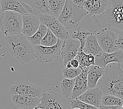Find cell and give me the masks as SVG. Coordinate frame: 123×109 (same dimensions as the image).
Wrapping results in <instances>:
<instances>
[{
    "label": "cell",
    "instance_id": "13",
    "mask_svg": "<svg viewBox=\"0 0 123 109\" xmlns=\"http://www.w3.org/2000/svg\"><path fill=\"white\" fill-rule=\"evenodd\" d=\"M1 12L5 11H13L22 15L33 13L31 7L20 0H1Z\"/></svg>",
    "mask_w": 123,
    "mask_h": 109
},
{
    "label": "cell",
    "instance_id": "26",
    "mask_svg": "<svg viewBox=\"0 0 123 109\" xmlns=\"http://www.w3.org/2000/svg\"><path fill=\"white\" fill-rule=\"evenodd\" d=\"M47 30V27L44 24L41 23L39 28L38 29L36 33L33 35H32L31 36L27 37L28 39L33 46L39 45H40L41 41L43 39V37L45 36Z\"/></svg>",
    "mask_w": 123,
    "mask_h": 109
},
{
    "label": "cell",
    "instance_id": "23",
    "mask_svg": "<svg viewBox=\"0 0 123 109\" xmlns=\"http://www.w3.org/2000/svg\"><path fill=\"white\" fill-rule=\"evenodd\" d=\"M50 14L58 19L62 12L66 0H47Z\"/></svg>",
    "mask_w": 123,
    "mask_h": 109
},
{
    "label": "cell",
    "instance_id": "33",
    "mask_svg": "<svg viewBox=\"0 0 123 109\" xmlns=\"http://www.w3.org/2000/svg\"><path fill=\"white\" fill-rule=\"evenodd\" d=\"M71 1L76 5L80 6H83L84 0H71Z\"/></svg>",
    "mask_w": 123,
    "mask_h": 109
},
{
    "label": "cell",
    "instance_id": "1",
    "mask_svg": "<svg viewBox=\"0 0 123 109\" xmlns=\"http://www.w3.org/2000/svg\"><path fill=\"white\" fill-rule=\"evenodd\" d=\"M96 87L103 95L109 94L123 99V70L121 64L113 63L107 64Z\"/></svg>",
    "mask_w": 123,
    "mask_h": 109
},
{
    "label": "cell",
    "instance_id": "21",
    "mask_svg": "<svg viewBox=\"0 0 123 109\" xmlns=\"http://www.w3.org/2000/svg\"><path fill=\"white\" fill-rule=\"evenodd\" d=\"M33 10V14L39 16L42 14H50L47 0H20Z\"/></svg>",
    "mask_w": 123,
    "mask_h": 109
},
{
    "label": "cell",
    "instance_id": "6",
    "mask_svg": "<svg viewBox=\"0 0 123 109\" xmlns=\"http://www.w3.org/2000/svg\"><path fill=\"white\" fill-rule=\"evenodd\" d=\"M63 40L58 39L57 43L53 46L43 45L34 46L35 58L40 63H49L61 55V49Z\"/></svg>",
    "mask_w": 123,
    "mask_h": 109
},
{
    "label": "cell",
    "instance_id": "32",
    "mask_svg": "<svg viewBox=\"0 0 123 109\" xmlns=\"http://www.w3.org/2000/svg\"><path fill=\"white\" fill-rule=\"evenodd\" d=\"M70 64H71L72 68H77L79 67V62L77 59L75 58L72 59L70 61Z\"/></svg>",
    "mask_w": 123,
    "mask_h": 109
},
{
    "label": "cell",
    "instance_id": "16",
    "mask_svg": "<svg viewBox=\"0 0 123 109\" xmlns=\"http://www.w3.org/2000/svg\"><path fill=\"white\" fill-rule=\"evenodd\" d=\"M41 24L39 16L29 13L23 15V29L22 33L27 37L33 35Z\"/></svg>",
    "mask_w": 123,
    "mask_h": 109
},
{
    "label": "cell",
    "instance_id": "4",
    "mask_svg": "<svg viewBox=\"0 0 123 109\" xmlns=\"http://www.w3.org/2000/svg\"><path fill=\"white\" fill-rule=\"evenodd\" d=\"M89 14L83 6L75 4L71 0H66L58 19L67 29L77 27Z\"/></svg>",
    "mask_w": 123,
    "mask_h": 109
},
{
    "label": "cell",
    "instance_id": "28",
    "mask_svg": "<svg viewBox=\"0 0 123 109\" xmlns=\"http://www.w3.org/2000/svg\"><path fill=\"white\" fill-rule=\"evenodd\" d=\"M58 38L48 28L47 32L41 41L40 45L44 46H53L57 43Z\"/></svg>",
    "mask_w": 123,
    "mask_h": 109
},
{
    "label": "cell",
    "instance_id": "12",
    "mask_svg": "<svg viewBox=\"0 0 123 109\" xmlns=\"http://www.w3.org/2000/svg\"><path fill=\"white\" fill-rule=\"evenodd\" d=\"M113 63H123V51L118 49L110 53L102 51L95 56V64L104 68L107 64Z\"/></svg>",
    "mask_w": 123,
    "mask_h": 109
},
{
    "label": "cell",
    "instance_id": "30",
    "mask_svg": "<svg viewBox=\"0 0 123 109\" xmlns=\"http://www.w3.org/2000/svg\"><path fill=\"white\" fill-rule=\"evenodd\" d=\"M70 107L71 109H97L95 107H94L89 104H87L83 101H81L78 98L72 99L70 102Z\"/></svg>",
    "mask_w": 123,
    "mask_h": 109
},
{
    "label": "cell",
    "instance_id": "24",
    "mask_svg": "<svg viewBox=\"0 0 123 109\" xmlns=\"http://www.w3.org/2000/svg\"><path fill=\"white\" fill-rule=\"evenodd\" d=\"M123 99L115 96L106 94L102 98L101 106H112L117 109H122Z\"/></svg>",
    "mask_w": 123,
    "mask_h": 109
},
{
    "label": "cell",
    "instance_id": "18",
    "mask_svg": "<svg viewBox=\"0 0 123 109\" xmlns=\"http://www.w3.org/2000/svg\"><path fill=\"white\" fill-rule=\"evenodd\" d=\"M108 0H84L83 7L92 16L98 15L106 10Z\"/></svg>",
    "mask_w": 123,
    "mask_h": 109
},
{
    "label": "cell",
    "instance_id": "14",
    "mask_svg": "<svg viewBox=\"0 0 123 109\" xmlns=\"http://www.w3.org/2000/svg\"><path fill=\"white\" fill-rule=\"evenodd\" d=\"M103 92L98 87L89 88L78 98L87 104L95 107L99 109L101 105L102 98L103 96Z\"/></svg>",
    "mask_w": 123,
    "mask_h": 109
},
{
    "label": "cell",
    "instance_id": "7",
    "mask_svg": "<svg viewBox=\"0 0 123 109\" xmlns=\"http://www.w3.org/2000/svg\"><path fill=\"white\" fill-rule=\"evenodd\" d=\"M66 109V99L59 94L52 91L43 92L40 102L36 109Z\"/></svg>",
    "mask_w": 123,
    "mask_h": 109
},
{
    "label": "cell",
    "instance_id": "20",
    "mask_svg": "<svg viewBox=\"0 0 123 109\" xmlns=\"http://www.w3.org/2000/svg\"><path fill=\"white\" fill-rule=\"evenodd\" d=\"M83 51L86 54H91L94 56L103 51L98 43L97 36L93 33L87 36Z\"/></svg>",
    "mask_w": 123,
    "mask_h": 109
},
{
    "label": "cell",
    "instance_id": "2",
    "mask_svg": "<svg viewBox=\"0 0 123 109\" xmlns=\"http://www.w3.org/2000/svg\"><path fill=\"white\" fill-rule=\"evenodd\" d=\"M5 43L10 55L23 64L29 63L35 58L34 46L22 33L6 36Z\"/></svg>",
    "mask_w": 123,
    "mask_h": 109
},
{
    "label": "cell",
    "instance_id": "8",
    "mask_svg": "<svg viewBox=\"0 0 123 109\" xmlns=\"http://www.w3.org/2000/svg\"><path fill=\"white\" fill-rule=\"evenodd\" d=\"M96 36L103 51L110 53L119 49L116 45L117 32L114 29L108 27L101 28Z\"/></svg>",
    "mask_w": 123,
    "mask_h": 109
},
{
    "label": "cell",
    "instance_id": "10",
    "mask_svg": "<svg viewBox=\"0 0 123 109\" xmlns=\"http://www.w3.org/2000/svg\"><path fill=\"white\" fill-rule=\"evenodd\" d=\"M43 90L36 84L25 81H17L10 87L9 93L11 95H22L41 98Z\"/></svg>",
    "mask_w": 123,
    "mask_h": 109
},
{
    "label": "cell",
    "instance_id": "31",
    "mask_svg": "<svg viewBox=\"0 0 123 109\" xmlns=\"http://www.w3.org/2000/svg\"><path fill=\"white\" fill-rule=\"evenodd\" d=\"M116 45L119 49L123 51V31H117Z\"/></svg>",
    "mask_w": 123,
    "mask_h": 109
},
{
    "label": "cell",
    "instance_id": "11",
    "mask_svg": "<svg viewBox=\"0 0 123 109\" xmlns=\"http://www.w3.org/2000/svg\"><path fill=\"white\" fill-rule=\"evenodd\" d=\"M80 46L79 40L70 37L63 40L61 49V55L64 66L71 59L75 58Z\"/></svg>",
    "mask_w": 123,
    "mask_h": 109
},
{
    "label": "cell",
    "instance_id": "35",
    "mask_svg": "<svg viewBox=\"0 0 123 109\" xmlns=\"http://www.w3.org/2000/svg\"><path fill=\"white\" fill-rule=\"evenodd\" d=\"M121 66H123V63L122 64H121Z\"/></svg>",
    "mask_w": 123,
    "mask_h": 109
},
{
    "label": "cell",
    "instance_id": "5",
    "mask_svg": "<svg viewBox=\"0 0 123 109\" xmlns=\"http://www.w3.org/2000/svg\"><path fill=\"white\" fill-rule=\"evenodd\" d=\"M0 28L5 36L22 33L23 15L13 11L2 12L0 15Z\"/></svg>",
    "mask_w": 123,
    "mask_h": 109
},
{
    "label": "cell",
    "instance_id": "27",
    "mask_svg": "<svg viewBox=\"0 0 123 109\" xmlns=\"http://www.w3.org/2000/svg\"><path fill=\"white\" fill-rule=\"evenodd\" d=\"M91 33L86 28H79L77 30L73 32L71 35H70V37L79 40L81 44L80 48L83 49L86 43L87 36Z\"/></svg>",
    "mask_w": 123,
    "mask_h": 109
},
{
    "label": "cell",
    "instance_id": "36",
    "mask_svg": "<svg viewBox=\"0 0 123 109\" xmlns=\"http://www.w3.org/2000/svg\"><path fill=\"white\" fill-rule=\"evenodd\" d=\"M122 109H123V105H122Z\"/></svg>",
    "mask_w": 123,
    "mask_h": 109
},
{
    "label": "cell",
    "instance_id": "22",
    "mask_svg": "<svg viewBox=\"0 0 123 109\" xmlns=\"http://www.w3.org/2000/svg\"><path fill=\"white\" fill-rule=\"evenodd\" d=\"M75 58L79 62V68L83 69L87 67L95 64V56L91 54H86L82 49L79 48Z\"/></svg>",
    "mask_w": 123,
    "mask_h": 109
},
{
    "label": "cell",
    "instance_id": "19",
    "mask_svg": "<svg viewBox=\"0 0 123 109\" xmlns=\"http://www.w3.org/2000/svg\"><path fill=\"white\" fill-rule=\"evenodd\" d=\"M104 68L96 64L90 66L87 72V84L89 88L96 87L99 79L103 75Z\"/></svg>",
    "mask_w": 123,
    "mask_h": 109
},
{
    "label": "cell",
    "instance_id": "3",
    "mask_svg": "<svg viewBox=\"0 0 123 109\" xmlns=\"http://www.w3.org/2000/svg\"><path fill=\"white\" fill-rule=\"evenodd\" d=\"M92 18L100 29L108 27L116 31H123V0H108L106 10Z\"/></svg>",
    "mask_w": 123,
    "mask_h": 109
},
{
    "label": "cell",
    "instance_id": "29",
    "mask_svg": "<svg viewBox=\"0 0 123 109\" xmlns=\"http://www.w3.org/2000/svg\"><path fill=\"white\" fill-rule=\"evenodd\" d=\"M63 77L66 79H74L77 77L82 72V69L80 68H68L65 67L62 70Z\"/></svg>",
    "mask_w": 123,
    "mask_h": 109
},
{
    "label": "cell",
    "instance_id": "17",
    "mask_svg": "<svg viewBox=\"0 0 123 109\" xmlns=\"http://www.w3.org/2000/svg\"><path fill=\"white\" fill-rule=\"evenodd\" d=\"M89 68V67H87L82 69V72L80 74L74 78V86L71 96L72 99L77 98L79 96L89 88L87 84V79Z\"/></svg>",
    "mask_w": 123,
    "mask_h": 109
},
{
    "label": "cell",
    "instance_id": "25",
    "mask_svg": "<svg viewBox=\"0 0 123 109\" xmlns=\"http://www.w3.org/2000/svg\"><path fill=\"white\" fill-rule=\"evenodd\" d=\"M74 79L64 78L60 83V90L64 98H68L71 96L74 86Z\"/></svg>",
    "mask_w": 123,
    "mask_h": 109
},
{
    "label": "cell",
    "instance_id": "15",
    "mask_svg": "<svg viewBox=\"0 0 123 109\" xmlns=\"http://www.w3.org/2000/svg\"><path fill=\"white\" fill-rule=\"evenodd\" d=\"M12 96V101L19 109H36L40 102V98L39 97L22 95Z\"/></svg>",
    "mask_w": 123,
    "mask_h": 109
},
{
    "label": "cell",
    "instance_id": "34",
    "mask_svg": "<svg viewBox=\"0 0 123 109\" xmlns=\"http://www.w3.org/2000/svg\"><path fill=\"white\" fill-rule=\"evenodd\" d=\"M65 67L68 68H72V67L71 64H70V62H69V63H68L66 65Z\"/></svg>",
    "mask_w": 123,
    "mask_h": 109
},
{
    "label": "cell",
    "instance_id": "9",
    "mask_svg": "<svg viewBox=\"0 0 123 109\" xmlns=\"http://www.w3.org/2000/svg\"><path fill=\"white\" fill-rule=\"evenodd\" d=\"M40 23L47 27L57 38L64 40L70 37L67 29L58 19L49 14H42L39 16Z\"/></svg>",
    "mask_w": 123,
    "mask_h": 109
}]
</instances>
